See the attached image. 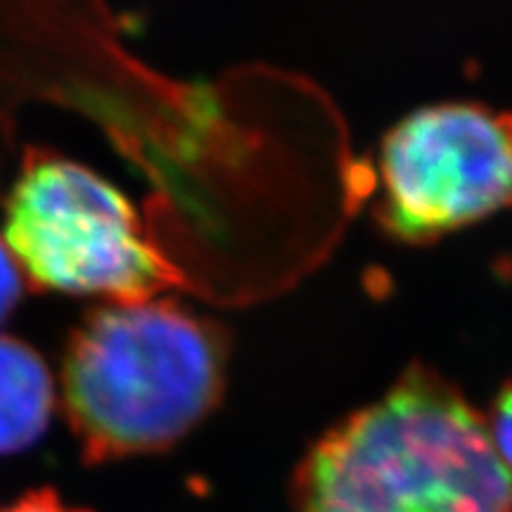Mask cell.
I'll use <instances>...</instances> for the list:
<instances>
[{"label": "cell", "instance_id": "obj_8", "mask_svg": "<svg viewBox=\"0 0 512 512\" xmlns=\"http://www.w3.org/2000/svg\"><path fill=\"white\" fill-rule=\"evenodd\" d=\"M0 512H91L62 501L60 494L50 489L29 491V494L15 498L12 503L0 505Z\"/></svg>", "mask_w": 512, "mask_h": 512}, {"label": "cell", "instance_id": "obj_3", "mask_svg": "<svg viewBox=\"0 0 512 512\" xmlns=\"http://www.w3.org/2000/svg\"><path fill=\"white\" fill-rule=\"evenodd\" d=\"M5 238L29 278L57 292L138 302L174 283L124 192L69 159L36 157L24 169Z\"/></svg>", "mask_w": 512, "mask_h": 512}, {"label": "cell", "instance_id": "obj_2", "mask_svg": "<svg viewBox=\"0 0 512 512\" xmlns=\"http://www.w3.org/2000/svg\"><path fill=\"white\" fill-rule=\"evenodd\" d=\"M226 368V332L183 304L102 306L64 358L69 425L95 463L164 451L214 411Z\"/></svg>", "mask_w": 512, "mask_h": 512}, {"label": "cell", "instance_id": "obj_4", "mask_svg": "<svg viewBox=\"0 0 512 512\" xmlns=\"http://www.w3.org/2000/svg\"><path fill=\"white\" fill-rule=\"evenodd\" d=\"M512 209V114L441 102L408 114L377 155L375 216L408 245Z\"/></svg>", "mask_w": 512, "mask_h": 512}, {"label": "cell", "instance_id": "obj_1", "mask_svg": "<svg viewBox=\"0 0 512 512\" xmlns=\"http://www.w3.org/2000/svg\"><path fill=\"white\" fill-rule=\"evenodd\" d=\"M292 512H512V475L486 415L415 363L311 446Z\"/></svg>", "mask_w": 512, "mask_h": 512}, {"label": "cell", "instance_id": "obj_7", "mask_svg": "<svg viewBox=\"0 0 512 512\" xmlns=\"http://www.w3.org/2000/svg\"><path fill=\"white\" fill-rule=\"evenodd\" d=\"M19 297H22V275H19L15 256H12L8 245L0 240V320L10 316Z\"/></svg>", "mask_w": 512, "mask_h": 512}, {"label": "cell", "instance_id": "obj_6", "mask_svg": "<svg viewBox=\"0 0 512 512\" xmlns=\"http://www.w3.org/2000/svg\"><path fill=\"white\" fill-rule=\"evenodd\" d=\"M486 427H489L496 453L512 475V377L498 389L489 418H486Z\"/></svg>", "mask_w": 512, "mask_h": 512}, {"label": "cell", "instance_id": "obj_5", "mask_svg": "<svg viewBox=\"0 0 512 512\" xmlns=\"http://www.w3.org/2000/svg\"><path fill=\"white\" fill-rule=\"evenodd\" d=\"M55 408L53 375L29 344L0 337V456L36 444Z\"/></svg>", "mask_w": 512, "mask_h": 512}]
</instances>
